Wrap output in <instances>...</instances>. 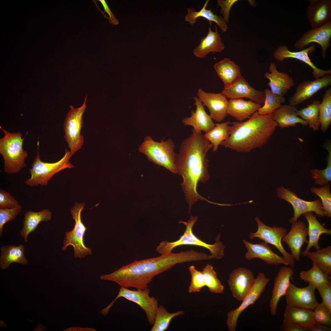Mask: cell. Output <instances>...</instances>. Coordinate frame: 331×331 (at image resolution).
Here are the masks:
<instances>
[{"label": "cell", "mask_w": 331, "mask_h": 331, "mask_svg": "<svg viewBox=\"0 0 331 331\" xmlns=\"http://www.w3.org/2000/svg\"><path fill=\"white\" fill-rule=\"evenodd\" d=\"M190 135L181 143L175 160L177 173L183 178L181 185L189 211L198 200L212 202L198 193L197 187L200 181L204 182L210 179L207 170L209 160L206 156L212 145L201 132L193 129Z\"/></svg>", "instance_id": "cell-1"}, {"label": "cell", "mask_w": 331, "mask_h": 331, "mask_svg": "<svg viewBox=\"0 0 331 331\" xmlns=\"http://www.w3.org/2000/svg\"><path fill=\"white\" fill-rule=\"evenodd\" d=\"M192 259L189 251L171 252L156 257L135 261L111 273L101 276L100 279L114 282L125 288L143 289L148 287L156 276L177 264L190 262Z\"/></svg>", "instance_id": "cell-2"}, {"label": "cell", "mask_w": 331, "mask_h": 331, "mask_svg": "<svg viewBox=\"0 0 331 331\" xmlns=\"http://www.w3.org/2000/svg\"><path fill=\"white\" fill-rule=\"evenodd\" d=\"M229 135L221 145L239 152L247 153L265 145L278 126L272 114L259 115L256 112L246 121L233 122Z\"/></svg>", "instance_id": "cell-3"}, {"label": "cell", "mask_w": 331, "mask_h": 331, "mask_svg": "<svg viewBox=\"0 0 331 331\" xmlns=\"http://www.w3.org/2000/svg\"><path fill=\"white\" fill-rule=\"evenodd\" d=\"M4 135L0 139V153L4 160V172L15 174L26 167L25 160L28 157L23 148L24 138L20 132L11 133L1 126Z\"/></svg>", "instance_id": "cell-4"}, {"label": "cell", "mask_w": 331, "mask_h": 331, "mask_svg": "<svg viewBox=\"0 0 331 331\" xmlns=\"http://www.w3.org/2000/svg\"><path fill=\"white\" fill-rule=\"evenodd\" d=\"M198 219L197 216H191L187 222L180 221L179 223L183 224L186 226L183 235L178 240L174 242L162 241L157 247V252L161 254H163L172 252L174 248L181 245H193L207 249L215 259L222 258L224 255L225 246L220 241V234L216 237L215 243L211 244L201 240L193 233L192 228Z\"/></svg>", "instance_id": "cell-5"}, {"label": "cell", "mask_w": 331, "mask_h": 331, "mask_svg": "<svg viewBox=\"0 0 331 331\" xmlns=\"http://www.w3.org/2000/svg\"><path fill=\"white\" fill-rule=\"evenodd\" d=\"M39 143L37 142V152L29 169L30 177L25 181L26 184L31 187L46 186L53 176L60 171L67 168L74 167L69 162L72 156L70 151L65 149L64 156L57 162L50 163L42 161L39 151Z\"/></svg>", "instance_id": "cell-6"}, {"label": "cell", "mask_w": 331, "mask_h": 331, "mask_svg": "<svg viewBox=\"0 0 331 331\" xmlns=\"http://www.w3.org/2000/svg\"><path fill=\"white\" fill-rule=\"evenodd\" d=\"M174 149V144L170 139L158 142L147 136L139 146V150L145 154L150 161L173 173L177 174L175 163L176 154Z\"/></svg>", "instance_id": "cell-7"}, {"label": "cell", "mask_w": 331, "mask_h": 331, "mask_svg": "<svg viewBox=\"0 0 331 331\" xmlns=\"http://www.w3.org/2000/svg\"><path fill=\"white\" fill-rule=\"evenodd\" d=\"M150 290L148 287L133 290L120 287L116 297L109 304L103 309L100 313L106 316L116 301L122 297L140 306L145 312L149 324L153 325L159 305L158 300L153 296L150 297Z\"/></svg>", "instance_id": "cell-8"}, {"label": "cell", "mask_w": 331, "mask_h": 331, "mask_svg": "<svg viewBox=\"0 0 331 331\" xmlns=\"http://www.w3.org/2000/svg\"><path fill=\"white\" fill-rule=\"evenodd\" d=\"M84 203H76L71 208V213L75 223L73 229L65 233L63 241V251L66 250L69 245L73 247L74 256L76 258H84L92 253L91 249L87 247L84 243V237L87 229L82 221L81 212L83 209Z\"/></svg>", "instance_id": "cell-9"}, {"label": "cell", "mask_w": 331, "mask_h": 331, "mask_svg": "<svg viewBox=\"0 0 331 331\" xmlns=\"http://www.w3.org/2000/svg\"><path fill=\"white\" fill-rule=\"evenodd\" d=\"M86 95L82 105L75 108L72 105L67 114L63 123L65 135L70 151L72 156L81 149L84 143V138L81 134L83 124V115L86 107Z\"/></svg>", "instance_id": "cell-10"}, {"label": "cell", "mask_w": 331, "mask_h": 331, "mask_svg": "<svg viewBox=\"0 0 331 331\" xmlns=\"http://www.w3.org/2000/svg\"><path fill=\"white\" fill-rule=\"evenodd\" d=\"M276 191L277 196L280 199L289 203L292 206L294 214L289 220L290 223L296 222L300 216L308 212H314L319 217L325 216V211L320 199L312 201L305 200L298 197L295 192L283 186L277 188Z\"/></svg>", "instance_id": "cell-11"}, {"label": "cell", "mask_w": 331, "mask_h": 331, "mask_svg": "<svg viewBox=\"0 0 331 331\" xmlns=\"http://www.w3.org/2000/svg\"><path fill=\"white\" fill-rule=\"evenodd\" d=\"M257 224V230L255 233H250L249 237L251 239L258 238L267 244L276 247L288 262V265L294 268L295 260L292 255L285 249L282 243V239L286 234V229L282 226L272 227L268 226L263 223L257 217L255 218Z\"/></svg>", "instance_id": "cell-12"}, {"label": "cell", "mask_w": 331, "mask_h": 331, "mask_svg": "<svg viewBox=\"0 0 331 331\" xmlns=\"http://www.w3.org/2000/svg\"><path fill=\"white\" fill-rule=\"evenodd\" d=\"M270 281L265 274L259 273L255 279L252 287L237 308L227 313L226 323L229 331H235L240 314L250 306L253 305L259 298Z\"/></svg>", "instance_id": "cell-13"}, {"label": "cell", "mask_w": 331, "mask_h": 331, "mask_svg": "<svg viewBox=\"0 0 331 331\" xmlns=\"http://www.w3.org/2000/svg\"><path fill=\"white\" fill-rule=\"evenodd\" d=\"M316 289L311 284L299 287L291 283L284 295L287 306L313 310L319 303L315 294Z\"/></svg>", "instance_id": "cell-14"}, {"label": "cell", "mask_w": 331, "mask_h": 331, "mask_svg": "<svg viewBox=\"0 0 331 331\" xmlns=\"http://www.w3.org/2000/svg\"><path fill=\"white\" fill-rule=\"evenodd\" d=\"M255 278L249 269L239 267L230 273L228 283L233 296L239 301H242L253 285Z\"/></svg>", "instance_id": "cell-15"}, {"label": "cell", "mask_w": 331, "mask_h": 331, "mask_svg": "<svg viewBox=\"0 0 331 331\" xmlns=\"http://www.w3.org/2000/svg\"><path fill=\"white\" fill-rule=\"evenodd\" d=\"M315 50L314 44L306 48L297 51H291L286 45H281L274 51L273 55L275 59L280 62H282L286 59L292 58L303 62L311 68L313 76L316 79L326 74H330L331 70V68L326 70L320 69L311 61L309 56V53L314 52Z\"/></svg>", "instance_id": "cell-16"}, {"label": "cell", "mask_w": 331, "mask_h": 331, "mask_svg": "<svg viewBox=\"0 0 331 331\" xmlns=\"http://www.w3.org/2000/svg\"><path fill=\"white\" fill-rule=\"evenodd\" d=\"M331 84V75L326 74L313 81L306 80L297 86L294 94L290 97L289 104L296 105L311 98L321 89Z\"/></svg>", "instance_id": "cell-17"}, {"label": "cell", "mask_w": 331, "mask_h": 331, "mask_svg": "<svg viewBox=\"0 0 331 331\" xmlns=\"http://www.w3.org/2000/svg\"><path fill=\"white\" fill-rule=\"evenodd\" d=\"M197 95L203 105L208 108L212 119L218 122L225 119L227 115L228 105L225 96L221 93L207 92L201 89L198 90Z\"/></svg>", "instance_id": "cell-18"}, {"label": "cell", "mask_w": 331, "mask_h": 331, "mask_svg": "<svg viewBox=\"0 0 331 331\" xmlns=\"http://www.w3.org/2000/svg\"><path fill=\"white\" fill-rule=\"evenodd\" d=\"M331 38V21H330L321 27L308 31L296 41L295 46L301 50L311 43L318 44L321 47L322 57L324 59L327 49L330 45Z\"/></svg>", "instance_id": "cell-19"}, {"label": "cell", "mask_w": 331, "mask_h": 331, "mask_svg": "<svg viewBox=\"0 0 331 331\" xmlns=\"http://www.w3.org/2000/svg\"><path fill=\"white\" fill-rule=\"evenodd\" d=\"M226 98L234 99L245 97L260 105L264 104L265 92L257 90L252 86L242 76L233 85L224 89L220 93Z\"/></svg>", "instance_id": "cell-20"}, {"label": "cell", "mask_w": 331, "mask_h": 331, "mask_svg": "<svg viewBox=\"0 0 331 331\" xmlns=\"http://www.w3.org/2000/svg\"><path fill=\"white\" fill-rule=\"evenodd\" d=\"M243 242L247 249L245 255L246 259L251 260L259 258L269 264L288 265L287 261L283 257L274 252L266 242L254 244L244 239L243 240Z\"/></svg>", "instance_id": "cell-21"}, {"label": "cell", "mask_w": 331, "mask_h": 331, "mask_svg": "<svg viewBox=\"0 0 331 331\" xmlns=\"http://www.w3.org/2000/svg\"><path fill=\"white\" fill-rule=\"evenodd\" d=\"M308 236L307 225L302 221H297L292 224L290 231L282 239L288 246L291 254L296 261L300 260L302 247L305 243H307Z\"/></svg>", "instance_id": "cell-22"}, {"label": "cell", "mask_w": 331, "mask_h": 331, "mask_svg": "<svg viewBox=\"0 0 331 331\" xmlns=\"http://www.w3.org/2000/svg\"><path fill=\"white\" fill-rule=\"evenodd\" d=\"M294 273L291 267L281 268L276 276L269 302L270 311L273 316L276 313L277 306L280 298L285 295L291 283L290 280Z\"/></svg>", "instance_id": "cell-23"}, {"label": "cell", "mask_w": 331, "mask_h": 331, "mask_svg": "<svg viewBox=\"0 0 331 331\" xmlns=\"http://www.w3.org/2000/svg\"><path fill=\"white\" fill-rule=\"evenodd\" d=\"M307 18L312 29L317 28L331 21V0H309Z\"/></svg>", "instance_id": "cell-24"}, {"label": "cell", "mask_w": 331, "mask_h": 331, "mask_svg": "<svg viewBox=\"0 0 331 331\" xmlns=\"http://www.w3.org/2000/svg\"><path fill=\"white\" fill-rule=\"evenodd\" d=\"M193 98L195 101L194 105L196 106V110L195 111H191L190 117L184 118L182 123L185 126H192L196 131L207 132L214 127L215 124L210 115L206 112L200 99L196 97Z\"/></svg>", "instance_id": "cell-25"}, {"label": "cell", "mask_w": 331, "mask_h": 331, "mask_svg": "<svg viewBox=\"0 0 331 331\" xmlns=\"http://www.w3.org/2000/svg\"><path fill=\"white\" fill-rule=\"evenodd\" d=\"M210 26L206 36L202 38L200 43L193 50L194 55L197 57L204 58L210 52L221 53L225 47L222 40L217 25H215V31L211 29L212 22H209Z\"/></svg>", "instance_id": "cell-26"}, {"label": "cell", "mask_w": 331, "mask_h": 331, "mask_svg": "<svg viewBox=\"0 0 331 331\" xmlns=\"http://www.w3.org/2000/svg\"><path fill=\"white\" fill-rule=\"evenodd\" d=\"M269 72L264 74L265 78L269 80L268 86L273 93L283 96L294 85L293 78L288 74L277 70L275 63H270Z\"/></svg>", "instance_id": "cell-27"}, {"label": "cell", "mask_w": 331, "mask_h": 331, "mask_svg": "<svg viewBox=\"0 0 331 331\" xmlns=\"http://www.w3.org/2000/svg\"><path fill=\"white\" fill-rule=\"evenodd\" d=\"M261 107V105L251 101L242 98L230 99L228 101L227 114L239 122H242L249 118Z\"/></svg>", "instance_id": "cell-28"}, {"label": "cell", "mask_w": 331, "mask_h": 331, "mask_svg": "<svg viewBox=\"0 0 331 331\" xmlns=\"http://www.w3.org/2000/svg\"><path fill=\"white\" fill-rule=\"evenodd\" d=\"M296 105L290 104L281 105L272 114V118L280 128L295 127L297 124L303 126L308 125L307 123L299 117L296 113Z\"/></svg>", "instance_id": "cell-29"}, {"label": "cell", "mask_w": 331, "mask_h": 331, "mask_svg": "<svg viewBox=\"0 0 331 331\" xmlns=\"http://www.w3.org/2000/svg\"><path fill=\"white\" fill-rule=\"evenodd\" d=\"M302 215L308 224L307 229L309 240L306 249L302 253V256H305L311 247H314L317 250L320 248L318 242L321 235L322 234L331 235V230L325 228L321 224L312 212H306Z\"/></svg>", "instance_id": "cell-30"}, {"label": "cell", "mask_w": 331, "mask_h": 331, "mask_svg": "<svg viewBox=\"0 0 331 331\" xmlns=\"http://www.w3.org/2000/svg\"><path fill=\"white\" fill-rule=\"evenodd\" d=\"M214 67L223 82L224 89L230 87L242 76L239 66L228 58L216 63Z\"/></svg>", "instance_id": "cell-31"}, {"label": "cell", "mask_w": 331, "mask_h": 331, "mask_svg": "<svg viewBox=\"0 0 331 331\" xmlns=\"http://www.w3.org/2000/svg\"><path fill=\"white\" fill-rule=\"evenodd\" d=\"M52 215L51 212L48 209L38 212L31 210L27 211L24 214L23 226L20 233L25 242H27L29 234L35 231L40 222L50 221Z\"/></svg>", "instance_id": "cell-32"}, {"label": "cell", "mask_w": 331, "mask_h": 331, "mask_svg": "<svg viewBox=\"0 0 331 331\" xmlns=\"http://www.w3.org/2000/svg\"><path fill=\"white\" fill-rule=\"evenodd\" d=\"M25 247L22 244L16 246L3 245L1 248L0 267L2 269L8 268L13 263L22 265L26 264L28 261L24 253Z\"/></svg>", "instance_id": "cell-33"}, {"label": "cell", "mask_w": 331, "mask_h": 331, "mask_svg": "<svg viewBox=\"0 0 331 331\" xmlns=\"http://www.w3.org/2000/svg\"><path fill=\"white\" fill-rule=\"evenodd\" d=\"M209 0L206 1L202 8L199 11H196L192 8H188V13L185 17V21L192 25L196 23L198 18L203 17L209 22H215L223 32L227 31V26L225 21L222 17L214 14L211 9H207Z\"/></svg>", "instance_id": "cell-34"}, {"label": "cell", "mask_w": 331, "mask_h": 331, "mask_svg": "<svg viewBox=\"0 0 331 331\" xmlns=\"http://www.w3.org/2000/svg\"><path fill=\"white\" fill-rule=\"evenodd\" d=\"M283 321L296 323L306 329L315 323L313 310L286 306L283 314Z\"/></svg>", "instance_id": "cell-35"}, {"label": "cell", "mask_w": 331, "mask_h": 331, "mask_svg": "<svg viewBox=\"0 0 331 331\" xmlns=\"http://www.w3.org/2000/svg\"><path fill=\"white\" fill-rule=\"evenodd\" d=\"M231 124L229 121L215 124L213 129L204 135L205 138L212 145L213 152L216 151L221 143L228 138Z\"/></svg>", "instance_id": "cell-36"}, {"label": "cell", "mask_w": 331, "mask_h": 331, "mask_svg": "<svg viewBox=\"0 0 331 331\" xmlns=\"http://www.w3.org/2000/svg\"><path fill=\"white\" fill-rule=\"evenodd\" d=\"M326 274H331V246L315 252L308 251L306 256Z\"/></svg>", "instance_id": "cell-37"}, {"label": "cell", "mask_w": 331, "mask_h": 331, "mask_svg": "<svg viewBox=\"0 0 331 331\" xmlns=\"http://www.w3.org/2000/svg\"><path fill=\"white\" fill-rule=\"evenodd\" d=\"M321 101L314 100L307 107L297 110L296 113L300 118L306 121L310 127L314 131L318 130L321 125L319 118V107Z\"/></svg>", "instance_id": "cell-38"}, {"label": "cell", "mask_w": 331, "mask_h": 331, "mask_svg": "<svg viewBox=\"0 0 331 331\" xmlns=\"http://www.w3.org/2000/svg\"><path fill=\"white\" fill-rule=\"evenodd\" d=\"M183 310L169 312L162 305H159L155 314L154 321L150 331H165L167 330L172 320L174 318L183 315Z\"/></svg>", "instance_id": "cell-39"}, {"label": "cell", "mask_w": 331, "mask_h": 331, "mask_svg": "<svg viewBox=\"0 0 331 331\" xmlns=\"http://www.w3.org/2000/svg\"><path fill=\"white\" fill-rule=\"evenodd\" d=\"M299 277L301 280L313 285L316 288L330 282L329 275L324 273L314 263L309 270L301 271Z\"/></svg>", "instance_id": "cell-40"}, {"label": "cell", "mask_w": 331, "mask_h": 331, "mask_svg": "<svg viewBox=\"0 0 331 331\" xmlns=\"http://www.w3.org/2000/svg\"><path fill=\"white\" fill-rule=\"evenodd\" d=\"M264 91L265 96L263 105L257 111L259 115H261L272 114L286 101L283 96L273 93L268 88L265 89Z\"/></svg>", "instance_id": "cell-41"}, {"label": "cell", "mask_w": 331, "mask_h": 331, "mask_svg": "<svg viewBox=\"0 0 331 331\" xmlns=\"http://www.w3.org/2000/svg\"><path fill=\"white\" fill-rule=\"evenodd\" d=\"M319 115L321 129L325 132L331 123V88L327 90L319 105Z\"/></svg>", "instance_id": "cell-42"}, {"label": "cell", "mask_w": 331, "mask_h": 331, "mask_svg": "<svg viewBox=\"0 0 331 331\" xmlns=\"http://www.w3.org/2000/svg\"><path fill=\"white\" fill-rule=\"evenodd\" d=\"M203 274L205 287L209 291L214 294H222L223 293L224 287L218 278L216 272L213 266L207 264L203 268Z\"/></svg>", "instance_id": "cell-43"}, {"label": "cell", "mask_w": 331, "mask_h": 331, "mask_svg": "<svg viewBox=\"0 0 331 331\" xmlns=\"http://www.w3.org/2000/svg\"><path fill=\"white\" fill-rule=\"evenodd\" d=\"M325 148L329 153L327 158V166L323 169H317L311 170L312 177L316 184L323 186L331 181V145L330 143L327 142L324 145Z\"/></svg>", "instance_id": "cell-44"}, {"label": "cell", "mask_w": 331, "mask_h": 331, "mask_svg": "<svg viewBox=\"0 0 331 331\" xmlns=\"http://www.w3.org/2000/svg\"><path fill=\"white\" fill-rule=\"evenodd\" d=\"M323 186L318 188L312 187L311 192L320 197L325 212V216L331 217V194L330 185L327 184Z\"/></svg>", "instance_id": "cell-45"}, {"label": "cell", "mask_w": 331, "mask_h": 331, "mask_svg": "<svg viewBox=\"0 0 331 331\" xmlns=\"http://www.w3.org/2000/svg\"><path fill=\"white\" fill-rule=\"evenodd\" d=\"M191 275V281L188 291L190 293L200 292L205 287L204 277L202 271L197 270L194 265L188 268Z\"/></svg>", "instance_id": "cell-46"}, {"label": "cell", "mask_w": 331, "mask_h": 331, "mask_svg": "<svg viewBox=\"0 0 331 331\" xmlns=\"http://www.w3.org/2000/svg\"><path fill=\"white\" fill-rule=\"evenodd\" d=\"M313 313L316 323L331 326V312L322 302L318 303L313 310Z\"/></svg>", "instance_id": "cell-47"}, {"label": "cell", "mask_w": 331, "mask_h": 331, "mask_svg": "<svg viewBox=\"0 0 331 331\" xmlns=\"http://www.w3.org/2000/svg\"><path fill=\"white\" fill-rule=\"evenodd\" d=\"M22 207L20 205L11 208L0 209V236L2 235L5 224L14 219L21 212Z\"/></svg>", "instance_id": "cell-48"}, {"label": "cell", "mask_w": 331, "mask_h": 331, "mask_svg": "<svg viewBox=\"0 0 331 331\" xmlns=\"http://www.w3.org/2000/svg\"><path fill=\"white\" fill-rule=\"evenodd\" d=\"M19 205L17 200L9 192L0 189V209L11 208Z\"/></svg>", "instance_id": "cell-49"}, {"label": "cell", "mask_w": 331, "mask_h": 331, "mask_svg": "<svg viewBox=\"0 0 331 331\" xmlns=\"http://www.w3.org/2000/svg\"><path fill=\"white\" fill-rule=\"evenodd\" d=\"M322 299V303L331 312V284L325 283L317 287Z\"/></svg>", "instance_id": "cell-50"}, {"label": "cell", "mask_w": 331, "mask_h": 331, "mask_svg": "<svg viewBox=\"0 0 331 331\" xmlns=\"http://www.w3.org/2000/svg\"><path fill=\"white\" fill-rule=\"evenodd\" d=\"M237 0H218L217 5L221 7V13L226 23H228L230 10L232 6L238 2Z\"/></svg>", "instance_id": "cell-51"}, {"label": "cell", "mask_w": 331, "mask_h": 331, "mask_svg": "<svg viewBox=\"0 0 331 331\" xmlns=\"http://www.w3.org/2000/svg\"><path fill=\"white\" fill-rule=\"evenodd\" d=\"M280 330L281 331H306L303 327L295 322L283 321Z\"/></svg>", "instance_id": "cell-52"}, {"label": "cell", "mask_w": 331, "mask_h": 331, "mask_svg": "<svg viewBox=\"0 0 331 331\" xmlns=\"http://www.w3.org/2000/svg\"><path fill=\"white\" fill-rule=\"evenodd\" d=\"M97 1L101 3L103 7L104 12L107 13L108 15L109 23L114 25H118L119 24V21L116 18L115 16L111 10L106 1L105 0H98Z\"/></svg>", "instance_id": "cell-53"}, {"label": "cell", "mask_w": 331, "mask_h": 331, "mask_svg": "<svg viewBox=\"0 0 331 331\" xmlns=\"http://www.w3.org/2000/svg\"><path fill=\"white\" fill-rule=\"evenodd\" d=\"M330 326L315 323L312 326L306 329V331H330L331 330Z\"/></svg>", "instance_id": "cell-54"}, {"label": "cell", "mask_w": 331, "mask_h": 331, "mask_svg": "<svg viewBox=\"0 0 331 331\" xmlns=\"http://www.w3.org/2000/svg\"><path fill=\"white\" fill-rule=\"evenodd\" d=\"M68 330H70L72 331H96L93 329L89 328H82L81 327H73L68 329Z\"/></svg>", "instance_id": "cell-55"}]
</instances>
